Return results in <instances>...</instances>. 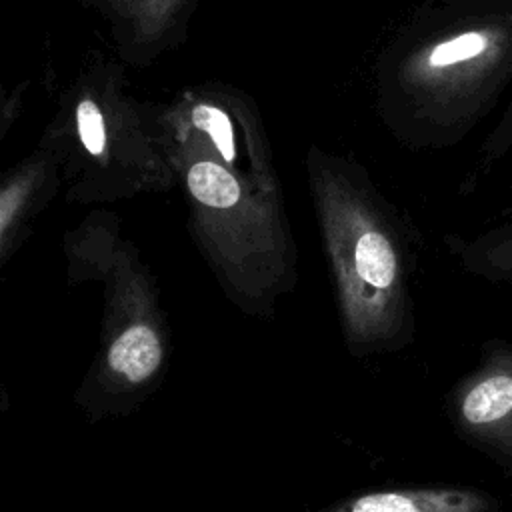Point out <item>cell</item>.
<instances>
[{
	"label": "cell",
	"instance_id": "cell-1",
	"mask_svg": "<svg viewBox=\"0 0 512 512\" xmlns=\"http://www.w3.org/2000/svg\"><path fill=\"white\" fill-rule=\"evenodd\" d=\"M372 92L406 148L460 144L512 94V0H418L378 52Z\"/></svg>",
	"mask_w": 512,
	"mask_h": 512
},
{
	"label": "cell",
	"instance_id": "cell-2",
	"mask_svg": "<svg viewBox=\"0 0 512 512\" xmlns=\"http://www.w3.org/2000/svg\"><path fill=\"white\" fill-rule=\"evenodd\" d=\"M304 164L348 354L404 350L416 336L412 228L358 162L310 144Z\"/></svg>",
	"mask_w": 512,
	"mask_h": 512
},
{
	"label": "cell",
	"instance_id": "cell-3",
	"mask_svg": "<svg viewBox=\"0 0 512 512\" xmlns=\"http://www.w3.org/2000/svg\"><path fill=\"white\" fill-rule=\"evenodd\" d=\"M72 284L98 282L104 310L98 350L72 402L92 424L134 414L164 384L172 340L160 288L114 214H88L64 238Z\"/></svg>",
	"mask_w": 512,
	"mask_h": 512
},
{
	"label": "cell",
	"instance_id": "cell-4",
	"mask_svg": "<svg viewBox=\"0 0 512 512\" xmlns=\"http://www.w3.org/2000/svg\"><path fill=\"white\" fill-rule=\"evenodd\" d=\"M40 148L58 164L66 200L108 204L178 184L164 104L140 100L124 68L102 54L86 58L62 92Z\"/></svg>",
	"mask_w": 512,
	"mask_h": 512
},
{
	"label": "cell",
	"instance_id": "cell-5",
	"mask_svg": "<svg viewBox=\"0 0 512 512\" xmlns=\"http://www.w3.org/2000/svg\"><path fill=\"white\" fill-rule=\"evenodd\" d=\"M170 136L190 236L204 262L240 312L272 320L280 298L298 282L296 244L284 200L256 194L196 142Z\"/></svg>",
	"mask_w": 512,
	"mask_h": 512
},
{
	"label": "cell",
	"instance_id": "cell-6",
	"mask_svg": "<svg viewBox=\"0 0 512 512\" xmlns=\"http://www.w3.org/2000/svg\"><path fill=\"white\" fill-rule=\"evenodd\" d=\"M172 134L196 142L256 194L282 200L272 146L254 100L222 82L180 90L164 104Z\"/></svg>",
	"mask_w": 512,
	"mask_h": 512
},
{
	"label": "cell",
	"instance_id": "cell-7",
	"mask_svg": "<svg viewBox=\"0 0 512 512\" xmlns=\"http://www.w3.org/2000/svg\"><path fill=\"white\" fill-rule=\"evenodd\" d=\"M446 408L462 440L512 464V344L488 342L478 364L450 390Z\"/></svg>",
	"mask_w": 512,
	"mask_h": 512
},
{
	"label": "cell",
	"instance_id": "cell-8",
	"mask_svg": "<svg viewBox=\"0 0 512 512\" xmlns=\"http://www.w3.org/2000/svg\"><path fill=\"white\" fill-rule=\"evenodd\" d=\"M194 8L196 0H104L100 12L122 60L148 66L186 38Z\"/></svg>",
	"mask_w": 512,
	"mask_h": 512
},
{
	"label": "cell",
	"instance_id": "cell-9",
	"mask_svg": "<svg viewBox=\"0 0 512 512\" xmlns=\"http://www.w3.org/2000/svg\"><path fill=\"white\" fill-rule=\"evenodd\" d=\"M60 188L58 164L40 146L6 174L0 186V264L20 250L34 220Z\"/></svg>",
	"mask_w": 512,
	"mask_h": 512
},
{
	"label": "cell",
	"instance_id": "cell-10",
	"mask_svg": "<svg viewBox=\"0 0 512 512\" xmlns=\"http://www.w3.org/2000/svg\"><path fill=\"white\" fill-rule=\"evenodd\" d=\"M314 512H496V500L462 486H392L360 490Z\"/></svg>",
	"mask_w": 512,
	"mask_h": 512
},
{
	"label": "cell",
	"instance_id": "cell-11",
	"mask_svg": "<svg viewBox=\"0 0 512 512\" xmlns=\"http://www.w3.org/2000/svg\"><path fill=\"white\" fill-rule=\"evenodd\" d=\"M444 242L464 272L486 282H512V218L470 236L450 234Z\"/></svg>",
	"mask_w": 512,
	"mask_h": 512
},
{
	"label": "cell",
	"instance_id": "cell-12",
	"mask_svg": "<svg viewBox=\"0 0 512 512\" xmlns=\"http://www.w3.org/2000/svg\"><path fill=\"white\" fill-rule=\"evenodd\" d=\"M512 152V94L502 106L496 122L488 130L486 138L478 146L476 160L462 180V192H472L484 178H488L494 168Z\"/></svg>",
	"mask_w": 512,
	"mask_h": 512
},
{
	"label": "cell",
	"instance_id": "cell-13",
	"mask_svg": "<svg viewBox=\"0 0 512 512\" xmlns=\"http://www.w3.org/2000/svg\"><path fill=\"white\" fill-rule=\"evenodd\" d=\"M504 204L502 208L498 210V218L504 220V218H512V176L508 180V188H506V196H504Z\"/></svg>",
	"mask_w": 512,
	"mask_h": 512
},
{
	"label": "cell",
	"instance_id": "cell-14",
	"mask_svg": "<svg viewBox=\"0 0 512 512\" xmlns=\"http://www.w3.org/2000/svg\"><path fill=\"white\" fill-rule=\"evenodd\" d=\"M86 2H92V4H96V8H100V6L104 4V0H86Z\"/></svg>",
	"mask_w": 512,
	"mask_h": 512
}]
</instances>
